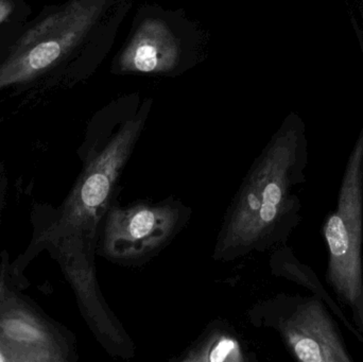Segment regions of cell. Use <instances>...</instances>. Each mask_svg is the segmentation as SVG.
<instances>
[{"mask_svg":"<svg viewBox=\"0 0 363 362\" xmlns=\"http://www.w3.org/2000/svg\"><path fill=\"white\" fill-rule=\"evenodd\" d=\"M306 165L296 133L270 145L237 200L224 231L223 252L286 242L301 219L296 189L306 180Z\"/></svg>","mask_w":363,"mask_h":362,"instance_id":"obj_1","label":"cell"},{"mask_svg":"<svg viewBox=\"0 0 363 362\" xmlns=\"http://www.w3.org/2000/svg\"><path fill=\"white\" fill-rule=\"evenodd\" d=\"M326 284L363 335V135L347 159L337 206L322 227Z\"/></svg>","mask_w":363,"mask_h":362,"instance_id":"obj_2","label":"cell"},{"mask_svg":"<svg viewBox=\"0 0 363 362\" xmlns=\"http://www.w3.org/2000/svg\"><path fill=\"white\" fill-rule=\"evenodd\" d=\"M106 0H70L25 32L0 65V89L28 82L63 61L100 21Z\"/></svg>","mask_w":363,"mask_h":362,"instance_id":"obj_3","label":"cell"},{"mask_svg":"<svg viewBox=\"0 0 363 362\" xmlns=\"http://www.w3.org/2000/svg\"><path fill=\"white\" fill-rule=\"evenodd\" d=\"M279 319V333L289 352L302 362H354L334 314L323 300L288 298Z\"/></svg>","mask_w":363,"mask_h":362,"instance_id":"obj_4","label":"cell"},{"mask_svg":"<svg viewBox=\"0 0 363 362\" xmlns=\"http://www.w3.org/2000/svg\"><path fill=\"white\" fill-rule=\"evenodd\" d=\"M170 208L140 205L111 213L104 247L116 257H133L161 246L177 225Z\"/></svg>","mask_w":363,"mask_h":362,"instance_id":"obj_5","label":"cell"},{"mask_svg":"<svg viewBox=\"0 0 363 362\" xmlns=\"http://www.w3.org/2000/svg\"><path fill=\"white\" fill-rule=\"evenodd\" d=\"M172 18L143 19L121 57L123 69L144 74H167L181 69L185 47L180 28Z\"/></svg>","mask_w":363,"mask_h":362,"instance_id":"obj_6","label":"cell"},{"mask_svg":"<svg viewBox=\"0 0 363 362\" xmlns=\"http://www.w3.org/2000/svg\"><path fill=\"white\" fill-rule=\"evenodd\" d=\"M142 117L130 119L94 161L79 189V214L97 216L114 188L117 176L143 127Z\"/></svg>","mask_w":363,"mask_h":362,"instance_id":"obj_7","label":"cell"},{"mask_svg":"<svg viewBox=\"0 0 363 362\" xmlns=\"http://www.w3.org/2000/svg\"><path fill=\"white\" fill-rule=\"evenodd\" d=\"M287 261L285 265V272L287 276H289V278H291V280L298 282V284L306 287L307 289L313 291V295L323 300L326 305L330 307V312L334 314V316L336 317L338 320H340V322L347 327V331H349L360 344H363V335L357 331L355 325L352 322L351 319L347 316V314L343 312L341 306L339 305L338 302L328 293L325 287L322 285L318 276H315V272H313L311 268L302 265V264L298 263V261H296L294 259H287Z\"/></svg>","mask_w":363,"mask_h":362,"instance_id":"obj_8","label":"cell"},{"mask_svg":"<svg viewBox=\"0 0 363 362\" xmlns=\"http://www.w3.org/2000/svg\"><path fill=\"white\" fill-rule=\"evenodd\" d=\"M2 332L4 338L11 340L10 346H17V348L30 353L36 352L40 354L42 350L35 346L48 341L46 332L36 324L35 321L26 317H13L2 322Z\"/></svg>","mask_w":363,"mask_h":362,"instance_id":"obj_9","label":"cell"},{"mask_svg":"<svg viewBox=\"0 0 363 362\" xmlns=\"http://www.w3.org/2000/svg\"><path fill=\"white\" fill-rule=\"evenodd\" d=\"M236 344L230 339H222L218 341L217 346L211 348V356L207 361H228V356L235 352Z\"/></svg>","mask_w":363,"mask_h":362,"instance_id":"obj_10","label":"cell"},{"mask_svg":"<svg viewBox=\"0 0 363 362\" xmlns=\"http://www.w3.org/2000/svg\"><path fill=\"white\" fill-rule=\"evenodd\" d=\"M15 352L19 353V354L27 353L18 348L13 349V346H9L8 348L4 342L0 341V362L16 361L15 357H13Z\"/></svg>","mask_w":363,"mask_h":362,"instance_id":"obj_11","label":"cell"},{"mask_svg":"<svg viewBox=\"0 0 363 362\" xmlns=\"http://www.w3.org/2000/svg\"><path fill=\"white\" fill-rule=\"evenodd\" d=\"M12 10L13 6L10 0H0V23L10 16Z\"/></svg>","mask_w":363,"mask_h":362,"instance_id":"obj_12","label":"cell"},{"mask_svg":"<svg viewBox=\"0 0 363 362\" xmlns=\"http://www.w3.org/2000/svg\"><path fill=\"white\" fill-rule=\"evenodd\" d=\"M362 346H363V344H362Z\"/></svg>","mask_w":363,"mask_h":362,"instance_id":"obj_13","label":"cell"}]
</instances>
